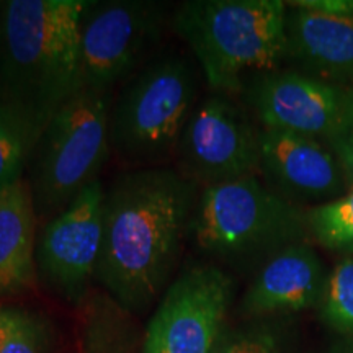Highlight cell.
<instances>
[{"label":"cell","mask_w":353,"mask_h":353,"mask_svg":"<svg viewBox=\"0 0 353 353\" xmlns=\"http://www.w3.org/2000/svg\"><path fill=\"white\" fill-rule=\"evenodd\" d=\"M200 187L176 169L126 172L105 188L97 278L131 311L164 291L192 234Z\"/></svg>","instance_id":"1"},{"label":"cell","mask_w":353,"mask_h":353,"mask_svg":"<svg viewBox=\"0 0 353 353\" xmlns=\"http://www.w3.org/2000/svg\"><path fill=\"white\" fill-rule=\"evenodd\" d=\"M85 6V0L0 2V108L33 143L79 88Z\"/></svg>","instance_id":"2"},{"label":"cell","mask_w":353,"mask_h":353,"mask_svg":"<svg viewBox=\"0 0 353 353\" xmlns=\"http://www.w3.org/2000/svg\"><path fill=\"white\" fill-rule=\"evenodd\" d=\"M170 26L214 94H237L245 72H272L286 59L281 0H188L174 8Z\"/></svg>","instance_id":"3"},{"label":"cell","mask_w":353,"mask_h":353,"mask_svg":"<svg viewBox=\"0 0 353 353\" xmlns=\"http://www.w3.org/2000/svg\"><path fill=\"white\" fill-rule=\"evenodd\" d=\"M110 108V92L79 87L38 136L25 170L37 221L56 218L100 180L112 152Z\"/></svg>","instance_id":"4"},{"label":"cell","mask_w":353,"mask_h":353,"mask_svg":"<svg viewBox=\"0 0 353 353\" xmlns=\"http://www.w3.org/2000/svg\"><path fill=\"white\" fill-rule=\"evenodd\" d=\"M198 64L180 52L149 61L112 101L110 149L125 162L151 165L175 156L200 92Z\"/></svg>","instance_id":"5"},{"label":"cell","mask_w":353,"mask_h":353,"mask_svg":"<svg viewBox=\"0 0 353 353\" xmlns=\"http://www.w3.org/2000/svg\"><path fill=\"white\" fill-rule=\"evenodd\" d=\"M306 231V211L257 176L201 188L192 228L203 252L228 260L270 259L285 247L303 242Z\"/></svg>","instance_id":"6"},{"label":"cell","mask_w":353,"mask_h":353,"mask_svg":"<svg viewBox=\"0 0 353 353\" xmlns=\"http://www.w3.org/2000/svg\"><path fill=\"white\" fill-rule=\"evenodd\" d=\"M167 6L151 0L87 2L79 37V87L110 92L132 76L161 38Z\"/></svg>","instance_id":"7"},{"label":"cell","mask_w":353,"mask_h":353,"mask_svg":"<svg viewBox=\"0 0 353 353\" xmlns=\"http://www.w3.org/2000/svg\"><path fill=\"white\" fill-rule=\"evenodd\" d=\"M176 170L200 188L260 174V130L229 95L200 100L175 151Z\"/></svg>","instance_id":"8"},{"label":"cell","mask_w":353,"mask_h":353,"mask_svg":"<svg viewBox=\"0 0 353 353\" xmlns=\"http://www.w3.org/2000/svg\"><path fill=\"white\" fill-rule=\"evenodd\" d=\"M247 97L263 128L306 136L329 148L353 126V88L299 70L260 74Z\"/></svg>","instance_id":"9"},{"label":"cell","mask_w":353,"mask_h":353,"mask_svg":"<svg viewBox=\"0 0 353 353\" xmlns=\"http://www.w3.org/2000/svg\"><path fill=\"white\" fill-rule=\"evenodd\" d=\"M232 296V280L193 265L167 288L152 316L144 353H211Z\"/></svg>","instance_id":"10"},{"label":"cell","mask_w":353,"mask_h":353,"mask_svg":"<svg viewBox=\"0 0 353 353\" xmlns=\"http://www.w3.org/2000/svg\"><path fill=\"white\" fill-rule=\"evenodd\" d=\"M105 187L90 183L37 237V273L69 299L77 298L97 276L103 242Z\"/></svg>","instance_id":"11"},{"label":"cell","mask_w":353,"mask_h":353,"mask_svg":"<svg viewBox=\"0 0 353 353\" xmlns=\"http://www.w3.org/2000/svg\"><path fill=\"white\" fill-rule=\"evenodd\" d=\"M260 174L268 188L294 205L337 200L350 188L329 148L306 136L267 128L260 130Z\"/></svg>","instance_id":"12"},{"label":"cell","mask_w":353,"mask_h":353,"mask_svg":"<svg viewBox=\"0 0 353 353\" xmlns=\"http://www.w3.org/2000/svg\"><path fill=\"white\" fill-rule=\"evenodd\" d=\"M286 59L299 72L348 87L353 83V15H330L286 3Z\"/></svg>","instance_id":"13"},{"label":"cell","mask_w":353,"mask_h":353,"mask_svg":"<svg viewBox=\"0 0 353 353\" xmlns=\"http://www.w3.org/2000/svg\"><path fill=\"white\" fill-rule=\"evenodd\" d=\"M325 285L319 255L311 245L296 242L267 259L242 307L254 316L301 311L319 303Z\"/></svg>","instance_id":"14"},{"label":"cell","mask_w":353,"mask_h":353,"mask_svg":"<svg viewBox=\"0 0 353 353\" xmlns=\"http://www.w3.org/2000/svg\"><path fill=\"white\" fill-rule=\"evenodd\" d=\"M37 223L25 179L0 192V296L33 283Z\"/></svg>","instance_id":"15"},{"label":"cell","mask_w":353,"mask_h":353,"mask_svg":"<svg viewBox=\"0 0 353 353\" xmlns=\"http://www.w3.org/2000/svg\"><path fill=\"white\" fill-rule=\"evenodd\" d=\"M307 231L325 249L353 255V188L306 211Z\"/></svg>","instance_id":"16"},{"label":"cell","mask_w":353,"mask_h":353,"mask_svg":"<svg viewBox=\"0 0 353 353\" xmlns=\"http://www.w3.org/2000/svg\"><path fill=\"white\" fill-rule=\"evenodd\" d=\"M33 144L28 131L0 108V192L25 179Z\"/></svg>","instance_id":"17"},{"label":"cell","mask_w":353,"mask_h":353,"mask_svg":"<svg viewBox=\"0 0 353 353\" xmlns=\"http://www.w3.org/2000/svg\"><path fill=\"white\" fill-rule=\"evenodd\" d=\"M324 294L325 319L353 339V255H345L335 265Z\"/></svg>","instance_id":"18"},{"label":"cell","mask_w":353,"mask_h":353,"mask_svg":"<svg viewBox=\"0 0 353 353\" xmlns=\"http://www.w3.org/2000/svg\"><path fill=\"white\" fill-rule=\"evenodd\" d=\"M211 353H281V343L273 329L254 325L218 339Z\"/></svg>","instance_id":"19"},{"label":"cell","mask_w":353,"mask_h":353,"mask_svg":"<svg viewBox=\"0 0 353 353\" xmlns=\"http://www.w3.org/2000/svg\"><path fill=\"white\" fill-rule=\"evenodd\" d=\"M0 353H43V330L38 322L21 312Z\"/></svg>","instance_id":"20"},{"label":"cell","mask_w":353,"mask_h":353,"mask_svg":"<svg viewBox=\"0 0 353 353\" xmlns=\"http://www.w3.org/2000/svg\"><path fill=\"white\" fill-rule=\"evenodd\" d=\"M329 149L335 154L339 164L342 165L343 174L347 176L348 187L353 188V126L345 134L335 141Z\"/></svg>","instance_id":"21"},{"label":"cell","mask_w":353,"mask_h":353,"mask_svg":"<svg viewBox=\"0 0 353 353\" xmlns=\"http://www.w3.org/2000/svg\"><path fill=\"white\" fill-rule=\"evenodd\" d=\"M293 3L330 15H353V0H298Z\"/></svg>","instance_id":"22"},{"label":"cell","mask_w":353,"mask_h":353,"mask_svg":"<svg viewBox=\"0 0 353 353\" xmlns=\"http://www.w3.org/2000/svg\"><path fill=\"white\" fill-rule=\"evenodd\" d=\"M21 312L12 311V309H0V348H2L3 342L10 335L12 329L15 327L17 321H19Z\"/></svg>","instance_id":"23"},{"label":"cell","mask_w":353,"mask_h":353,"mask_svg":"<svg viewBox=\"0 0 353 353\" xmlns=\"http://www.w3.org/2000/svg\"><path fill=\"white\" fill-rule=\"evenodd\" d=\"M327 353H353V341H342L335 343Z\"/></svg>","instance_id":"24"}]
</instances>
